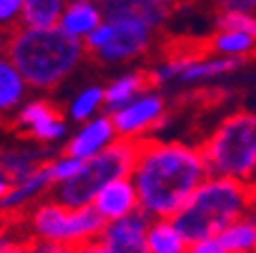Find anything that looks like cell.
Here are the masks:
<instances>
[{
  "label": "cell",
  "instance_id": "1",
  "mask_svg": "<svg viewBox=\"0 0 256 253\" xmlns=\"http://www.w3.org/2000/svg\"><path fill=\"white\" fill-rule=\"evenodd\" d=\"M208 176L202 148L186 142L142 139L133 169L140 212L149 219H174Z\"/></svg>",
  "mask_w": 256,
  "mask_h": 253
},
{
  "label": "cell",
  "instance_id": "2",
  "mask_svg": "<svg viewBox=\"0 0 256 253\" xmlns=\"http://www.w3.org/2000/svg\"><path fill=\"white\" fill-rule=\"evenodd\" d=\"M0 46L28 87L53 89L69 78L85 59V43L55 30H26L14 27L2 32Z\"/></svg>",
  "mask_w": 256,
  "mask_h": 253
},
{
  "label": "cell",
  "instance_id": "3",
  "mask_svg": "<svg viewBox=\"0 0 256 253\" xmlns=\"http://www.w3.org/2000/svg\"><path fill=\"white\" fill-rule=\"evenodd\" d=\"M254 201L256 192L250 185L210 176L174 217V224L190 244L218 238L254 206Z\"/></svg>",
  "mask_w": 256,
  "mask_h": 253
},
{
  "label": "cell",
  "instance_id": "4",
  "mask_svg": "<svg viewBox=\"0 0 256 253\" xmlns=\"http://www.w3.org/2000/svg\"><path fill=\"white\" fill-rule=\"evenodd\" d=\"M208 176L252 185L256 171V112L226 114L202 142Z\"/></svg>",
  "mask_w": 256,
  "mask_h": 253
},
{
  "label": "cell",
  "instance_id": "5",
  "mask_svg": "<svg viewBox=\"0 0 256 253\" xmlns=\"http://www.w3.org/2000/svg\"><path fill=\"white\" fill-rule=\"evenodd\" d=\"M26 235L32 242L66 244L80 249L90 242H98L106 222L94 206L66 208L55 199L42 201L23 215Z\"/></svg>",
  "mask_w": 256,
  "mask_h": 253
},
{
  "label": "cell",
  "instance_id": "6",
  "mask_svg": "<svg viewBox=\"0 0 256 253\" xmlns=\"http://www.w3.org/2000/svg\"><path fill=\"white\" fill-rule=\"evenodd\" d=\"M138 151H140V142L117 139L103 153L87 160L82 171L74 180L53 187L55 201L66 208L92 206L96 194L103 187H108L110 183H114L119 178H130L133 176L135 162H138Z\"/></svg>",
  "mask_w": 256,
  "mask_h": 253
},
{
  "label": "cell",
  "instance_id": "7",
  "mask_svg": "<svg viewBox=\"0 0 256 253\" xmlns=\"http://www.w3.org/2000/svg\"><path fill=\"white\" fill-rule=\"evenodd\" d=\"M101 9L103 18L112 25V37L92 57L103 64H122L149 53L156 39V30L130 11V0L101 2Z\"/></svg>",
  "mask_w": 256,
  "mask_h": 253
},
{
  "label": "cell",
  "instance_id": "8",
  "mask_svg": "<svg viewBox=\"0 0 256 253\" xmlns=\"http://www.w3.org/2000/svg\"><path fill=\"white\" fill-rule=\"evenodd\" d=\"M167 103L165 98L156 91H146L133 103L124 105L122 110L112 112L110 119L114 123L119 139H130V142H142L146 139L144 135L149 130L160 126L162 116H165Z\"/></svg>",
  "mask_w": 256,
  "mask_h": 253
},
{
  "label": "cell",
  "instance_id": "9",
  "mask_svg": "<svg viewBox=\"0 0 256 253\" xmlns=\"http://www.w3.org/2000/svg\"><path fill=\"white\" fill-rule=\"evenodd\" d=\"M16 126L42 144L58 142L66 135V121L62 119L58 107L53 103H48V100L26 103L18 112V116H16Z\"/></svg>",
  "mask_w": 256,
  "mask_h": 253
},
{
  "label": "cell",
  "instance_id": "10",
  "mask_svg": "<svg viewBox=\"0 0 256 253\" xmlns=\"http://www.w3.org/2000/svg\"><path fill=\"white\" fill-rule=\"evenodd\" d=\"M117 139L119 137L110 114H98L92 121L82 123L78 132H74V137L64 146V155H71V158L87 162V160L96 158L98 153H103L106 148H110Z\"/></svg>",
  "mask_w": 256,
  "mask_h": 253
},
{
  "label": "cell",
  "instance_id": "11",
  "mask_svg": "<svg viewBox=\"0 0 256 253\" xmlns=\"http://www.w3.org/2000/svg\"><path fill=\"white\" fill-rule=\"evenodd\" d=\"M149 224V217L142 212H135L126 219L106 224L98 242L110 253H149V247H146Z\"/></svg>",
  "mask_w": 256,
  "mask_h": 253
},
{
  "label": "cell",
  "instance_id": "12",
  "mask_svg": "<svg viewBox=\"0 0 256 253\" xmlns=\"http://www.w3.org/2000/svg\"><path fill=\"white\" fill-rule=\"evenodd\" d=\"M94 210L103 217L106 224L119 222L126 217L140 212V199L138 190L130 178H119L114 183H110L108 187H103L94 199Z\"/></svg>",
  "mask_w": 256,
  "mask_h": 253
},
{
  "label": "cell",
  "instance_id": "13",
  "mask_svg": "<svg viewBox=\"0 0 256 253\" xmlns=\"http://www.w3.org/2000/svg\"><path fill=\"white\" fill-rule=\"evenodd\" d=\"M50 187H55V180H53V174H50V162H46L30 178L12 185L10 192L5 194V199L0 201V212H5V215L28 212L32 206H37V199L46 190H50Z\"/></svg>",
  "mask_w": 256,
  "mask_h": 253
},
{
  "label": "cell",
  "instance_id": "14",
  "mask_svg": "<svg viewBox=\"0 0 256 253\" xmlns=\"http://www.w3.org/2000/svg\"><path fill=\"white\" fill-rule=\"evenodd\" d=\"M103 21L106 18H103V9L98 2L74 0V2H66V7H64L60 30L69 37L78 39V41H85Z\"/></svg>",
  "mask_w": 256,
  "mask_h": 253
},
{
  "label": "cell",
  "instance_id": "15",
  "mask_svg": "<svg viewBox=\"0 0 256 253\" xmlns=\"http://www.w3.org/2000/svg\"><path fill=\"white\" fill-rule=\"evenodd\" d=\"M44 158H50V155L46 151H37V148H12V151L0 153V174L12 185L21 183V180L30 178L46 162H50Z\"/></svg>",
  "mask_w": 256,
  "mask_h": 253
},
{
  "label": "cell",
  "instance_id": "16",
  "mask_svg": "<svg viewBox=\"0 0 256 253\" xmlns=\"http://www.w3.org/2000/svg\"><path fill=\"white\" fill-rule=\"evenodd\" d=\"M149 87V73H144V71H130L126 75H119L117 80H112L106 87V107L112 114L128 103H133L142 94H146Z\"/></svg>",
  "mask_w": 256,
  "mask_h": 253
},
{
  "label": "cell",
  "instance_id": "17",
  "mask_svg": "<svg viewBox=\"0 0 256 253\" xmlns=\"http://www.w3.org/2000/svg\"><path fill=\"white\" fill-rule=\"evenodd\" d=\"M64 7L62 0H23L21 27L26 30H55L60 27Z\"/></svg>",
  "mask_w": 256,
  "mask_h": 253
},
{
  "label": "cell",
  "instance_id": "18",
  "mask_svg": "<svg viewBox=\"0 0 256 253\" xmlns=\"http://www.w3.org/2000/svg\"><path fill=\"white\" fill-rule=\"evenodd\" d=\"M149 253H188L190 242L176 228L174 219H151L146 231Z\"/></svg>",
  "mask_w": 256,
  "mask_h": 253
},
{
  "label": "cell",
  "instance_id": "19",
  "mask_svg": "<svg viewBox=\"0 0 256 253\" xmlns=\"http://www.w3.org/2000/svg\"><path fill=\"white\" fill-rule=\"evenodd\" d=\"M218 238L226 253H256V201L238 222L231 224Z\"/></svg>",
  "mask_w": 256,
  "mask_h": 253
},
{
  "label": "cell",
  "instance_id": "20",
  "mask_svg": "<svg viewBox=\"0 0 256 253\" xmlns=\"http://www.w3.org/2000/svg\"><path fill=\"white\" fill-rule=\"evenodd\" d=\"M206 53H213L218 57H226V59H242L252 57L256 53V37L245 34V32H224L218 30L210 37L206 46Z\"/></svg>",
  "mask_w": 256,
  "mask_h": 253
},
{
  "label": "cell",
  "instance_id": "21",
  "mask_svg": "<svg viewBox=\"0 0 256 253\" xmlns=\"http://www.w3.org/2000/svg\"><path fill=\"white\" fill-rule=\"evenodd\" d=\"M240 64L242 62H238V59H226V57H218V55H213V57H197L186 71H183V75L178 80L186 84L204 82V80L234 73Z\"/></svg>",
  "mask_w": 256,
  "mask_h": 253
},
{
  "label": "cell",
  "instance_id": "22",
  "mask_svg": "<svg viewBox=\"0 0 256 253\" xmlns=\"http://www.w3.org/2000/svg\"><path fill=\"white\" fill-rule=\"evenodd\" d=\"M28 84L21 73L12 66V62L0 55V112L14 110L26 96Z\"/></svg>",
  "mask_w": 256,
  "mask_h": 253
},
{
  "label": "cell",
  "instance_id": "23",
  "mask_svg": "<svg viewBox=\"0 0 256 253\" xmlns=\"http://www.w3.org/2000/svg\"><path fill=\"white\" fill-rule=\"evenodd\" d=\"M106 107V87L90 84L80 91L69 105V116L78 123H87L94 116H98V110Z\"/></svg>",
  "mask_w": 256,
  "mask_h": 253
},
{
  "label": "cell",
  "instance_id": "24",
  "mask_svg": "<svg viewBox=\"0 0 256 253\" xmlns=\"http://www.w3.org/2000/svg\"><path fill=\"white\" fill-rule=\"evenodd\" d=\"M218 30H224V32H245V34L256 37V14H250V11H226V9H220Z\"/></svg>",
  "mask_w": 256,
  "mask_h": 253
},
{
  "label": "cell",
  "instance_id": "25",
  "mask_svg": "<svg viewBox=\"0 0 256 253\" xmlns=\"http://www.w3.org/2000/svg\"><path fill=\"white\" fill-rule=\"evenodd\" d=\"M82 167H85V162L78 158H71V155H60L58 160H50V174H53L55 187L74 180L82 171Z\"/></svg>",
  "mask_w": 256,
  "mask_h": 253
},
{
  "label": "cell",
  "instance_id": "26",
  "mask_svg": "<svg viewBox=\"0 0 256 253\" xmlns=\"http://www.w3.org/2000/svg\"><path fill=\"white\" fill-rule=\"evenodd\" d=\"M23 0H0V25L7 32L14 30L16 23H21Z\"/></svg>",
  "mask_w": 256,
  "mask_h": 253
},
{
  "label": "cell",
  "instance_id": "27",
  "mask_svg": "<svg viewBox=\"0 0 256 253\" xmlns=\"http://www.w3.org/2000/svg\"><path fill=\"white\" fill-rule=\"evenodd\" d=\"M32 240L28 235H14L10 231H0V253H30Z\"/></svg>",
  "mask_w": 256,
  "mask_h": 253
},
{
  "label": "cell",
  "instance_id": "28",
  "mask_svg": "<svg viewBox=\"0 0 256 253\" xmlns=\"http://www.w3.org/2000/svg\"><path fill=\"white\" fill-rule=\"evenodd\" d=\"M188 253H226V249L220 242V238H206L199 242H192Z\"/></svg>",
  "mask_w": 256,
  "mask_h": 253
},
{
  "label": "cell",
  "instance_id": "29",
  "mask_svg": "<svg viewBox=\"0 0 256 253\" xmlns=\"http://www.w3.org/2000/svg\"><path fill=\"white\" fill-rule=\"evenodd\" d=\"M30 253H76L74 247L66 244H48V242H32Z\"/></svg>",
  "mask_w": 256,
  "mask_h": 253
},
{
  "label": "cell",
  "instance_id": "30",
  "mask_svg": "<svg viewBox=\"0 0 256 253\" xmlns=\"http://www.w3.org/2000/svg\"><path fill=\"white\" fill-rule=\"evenodd\" d=\"M220 9L226 11H250V14H256V2L254 0H229V2H222Z\"/></svg>",
  "mask_w": 256,
  "mask_h": 253
},
{
  "label": "cell",
  "instance_id": "31",
  "mask_svg": "<svg viewBox=\"0 0 256 253\" xmlns=\"http://www.w3.org/2000/svg\"><path fill=\"white\" fill-rule=\"evenodd\" d=\"M76 253H110V251H108L101 242H90V244H85V247L76 249Z\"/></svg>",
  "mask_w": 256,
  "mask_h": 253
},
{
  "label": "cell",
  "instance_id": "32",
  "mask_svg": "<svg viewBox=\"0 0 256 253\" xmlns=\"http://www.w3.org/2000/svg\"><path fill=\"white\" fill-rule=\"evenodd\" d=\"M10 187H12V183H10V180H7L2 174H0V201L5 199V194L10 192Z\"/></svg>",
  "mask_w": 256,
  "mask_h": 253
},
{
  "label": "cell",
  "instance_id": "33",
  "mask_svg": "<svg viewBox=\"0 0 256 253\" xmlns=\"http://www.w3.org/2000/svg\"><path fill=\"white\" fill-rule=\"evenodd\" d=\"M250 187L256 192V171H254V178H252V185H250Z\"/></svg>",
  "mask_w": 256,
  "mask_h": 253
}]
</instances>
